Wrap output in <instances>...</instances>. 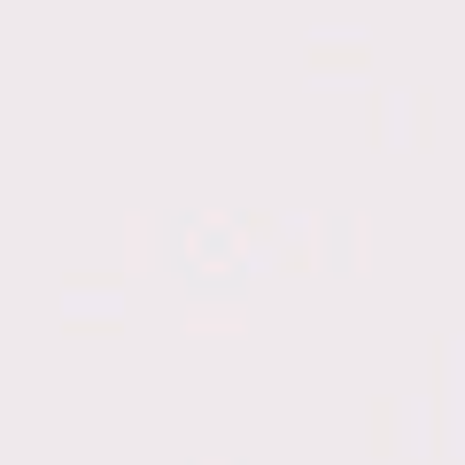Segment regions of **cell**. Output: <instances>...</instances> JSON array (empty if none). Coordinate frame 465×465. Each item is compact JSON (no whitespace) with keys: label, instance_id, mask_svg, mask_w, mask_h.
I'll use <instances>...</instances> for the list:
<instances>
[]
</instances>
